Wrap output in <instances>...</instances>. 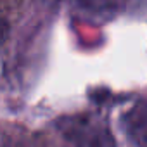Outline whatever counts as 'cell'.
Segmentation results:
<instances>
[{
	"mask_svg": "<svg viewBox=\"0 0 147 147\" xmlns=\"http://www.w3.org/2000/svg\"><path fill=\"white\" fill-rule=\"evenodd\" d=\"M75 4L83 14L97 19H107L118 11V0H75Z\"/></svg>",
	"mask_w": 147,
	"mask_h": 147,
	"instance_id": "3",
	"label": "cell"
},
{
	"mask_svg": "<svg viewBox=\"0 0 147 147\" xmlns=\"http://www.w3.org/2000/svg\"><path fill=\"white\" fill-rule=\"evenodd\" d=\"M57 128L75 147H116L107 125L94 116L62 118L57 121Z\"/></svg>",
	"mask_w": 147,
	"mask_h": 147,
	"instance_id": "1",
	"label": "cell"
},
{
	"mask_svg": "<svg viewBox=\"0 0 147 147\" xmlns=\"http://www.w3.org/2000/svg\"><path fill=\"white\" fill-rule=\"evenodd\" d=\"M123 130L137 147H147V102L135 104L121 118Z\"/></svg>",
	"mask_w": 147,
	"mask_h": 147,
	"instance_id": "2",
	"label": "cell"
},
{
	"mask_svg": "<svg viewBox=\"0 0 147 147\" xmlns=\"http://www.w3.org/2000/svg\"><path fill=\"white\" fill-rule=\"evenodd\" d=\"M5 33H7V26H5L4 21H0V42L5 38Z\"/></svg>",
	"mask_w": 147,
	"mask_h": 147,
	"instance_id": "4",
	"label": "cell"
}]
</instances>
